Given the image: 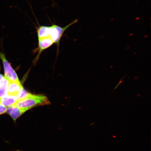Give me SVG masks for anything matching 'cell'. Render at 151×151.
<instances>
[{
  "mask_svg": "<svg viewBox=\"0 0 151 151\" xmlns=\"http://www.w3.org/2000/svg\"><path fill=\"white\" fill-rule=\"evenodd\" d=\"M31 93H29L26 91L24 89V88H22V90L17 96L18 100L24 99L25 98L29 96Z\"/></svg>",
  "mask_w": 151,
  "mask_h": 151,
  "instance_id": "cell-9",
  "label": "cell"
},
{
  "mask_svg": "<svg viewBox=\"0 0 151 151\" xmlns=\"http://www.w3.org/2000/svg\"><path fill=\"white\" fill-rule=\"evenodd\" d=\"M0 58L2 61L4 67L5 77L10 82L21 83L17 75L6 59L5 55L0 52Z\"/></svg>",
  "mask_w": 151,
  "mask_h": 151,
  "instance_id": "cell-3",
  "label": "cell"
},
{
  "mask_svg": "<svg viewBox=\"0 0 151 151\" xmlns=\"http://www.w3.org/2000/svg\"><path fill=\"white\" fill-rule=\"evenodd\" d=\"M77 22L78 20L76 19L64 27L54 24L50 26L39 25L38 27H36L38 38L40 39L50 37L53 41L54 43H56L58 46L60 41L66 30Z\"/></svg>",
  "mask_w": 151,
  "mask_h": 151,
  "instance_id": "cell-1",
  "label": "cell"
},
{
  "mask_svg": "<svg viewBox=\"0 0 151 151\" xmlns=\"http://www.w3.org/2000/svg\"><path fill=\"white\" fill-rule=\"evenodd\" d=\"M50 104L46 96L31 94L25 99L18 100L14 105L19 108L31 109L35 107L48 105Z\"/></svg>",
  "mask_w": 151,
  "mask_h": 151,
  "instance_id": "cell-2",
  "label": "cell"
},
{
  "mask_svg": "<svg viewBox=\"0 0 151 151\" xmlns=\"http://www.w3.org/2000/svg\"><path fill=\"white\" fill-rule=\"evenodd\" d=\"M23 88L21 84L9 81L8 88V94L17 96Z\"/></svg>",
  "mask_w": 151,
  "mask_h": 151,
  "instance_id": "cell-6",
  "label": "cell"
},
{
  "mask_svg": "<svg viewBox=\"0 0 151 151\" xmlns=\"http://www.w3.org/2000/svg\"><path fill=\"white\" fill-rule=\"evenodd\" d=\"M31 109L19 108L14 105L7 107L6 113L15 121L24 113Z\"/></svg>",
  "mask_w": 151,
  "mask_h": 151,
  "instance_id": "cell-4",
  "label": "cell"
},
{
  "mask_svg": "<svg viewBox=\"0 0 151 151\" xmlns=\"http://www.w3.org/2000/svg\"><path fill=\"white\" fill-rule=\"evenodd\" d=\"M0 70H1V67H0ZM4 76L2 74H1V73H0V82H1V81L4 78Z\"/></svg>",
  "mask_w": 151,
  "mask_h": 151,
  "instance_id": "cell-11",
  "label": "cell"
},
{
  "mask_svg": "<svg viewBox=\"0 0 151 151\" xmlns=\"http://www.w3.org/2000/svg\"><path fill=\"white\" fill-rule=\"evenodd\" d=\"M9 83V81L5 76L0 82V99L8 95Z\"/></svg>",
  "mask_w": 151,
  "mask_h": 151,
  "instance_id": "cell-8",
  "label": "cell"
},
{
  "mask_svg": "<svg viewBox=\"0 0 151 151\" xmlns=\"http://www.w3.org/2000/svg\"><path fill=\"white\" fill-rule=\"evenodd\" d=\"M125 76H124V77H123V78L120 81V82H119V83L117 85V86L115 87V88H114V90H113V91L112 92V93H113V92L118 87V86H119L122 83V80H123L124 77H125Z\"/></svg>",
  "mask_w": 151,
  "mask_h": 151,
  "instance_id": "cell-10",
  "label": "cell"
},
{
  "mask_svg": "<svg viewBox=\"0 0 151 151\" xmlns=\"http://www.w3.org/2000/svg\"><path fill=\"white\" fill-rule=\"evenodd\" d=\"M54 42L50 37H47L38 39L39 53L38 56L43 50L51 46Z\"/></svg>",
  "mask_w": 151,
  "mask_h": 151,
  "instance_id": "cell-5",
  "label": "cell"
},
{
  "mask_svg": "<svg viewBox=\"0 0 151 151\" xmlns=\"http://www.w3.org/2000/svg\"><path fill=\"white\" fill-rule=\"evenodd\" d=\"M17 96L9 94L0 99V103L6 107L14 105L18 101Z\"/></svg>",
  "mask_w": 151,
  "mask_h": 151,
  "instance_id": "cell-7",
  "label": "cell"
}]
</instances>
